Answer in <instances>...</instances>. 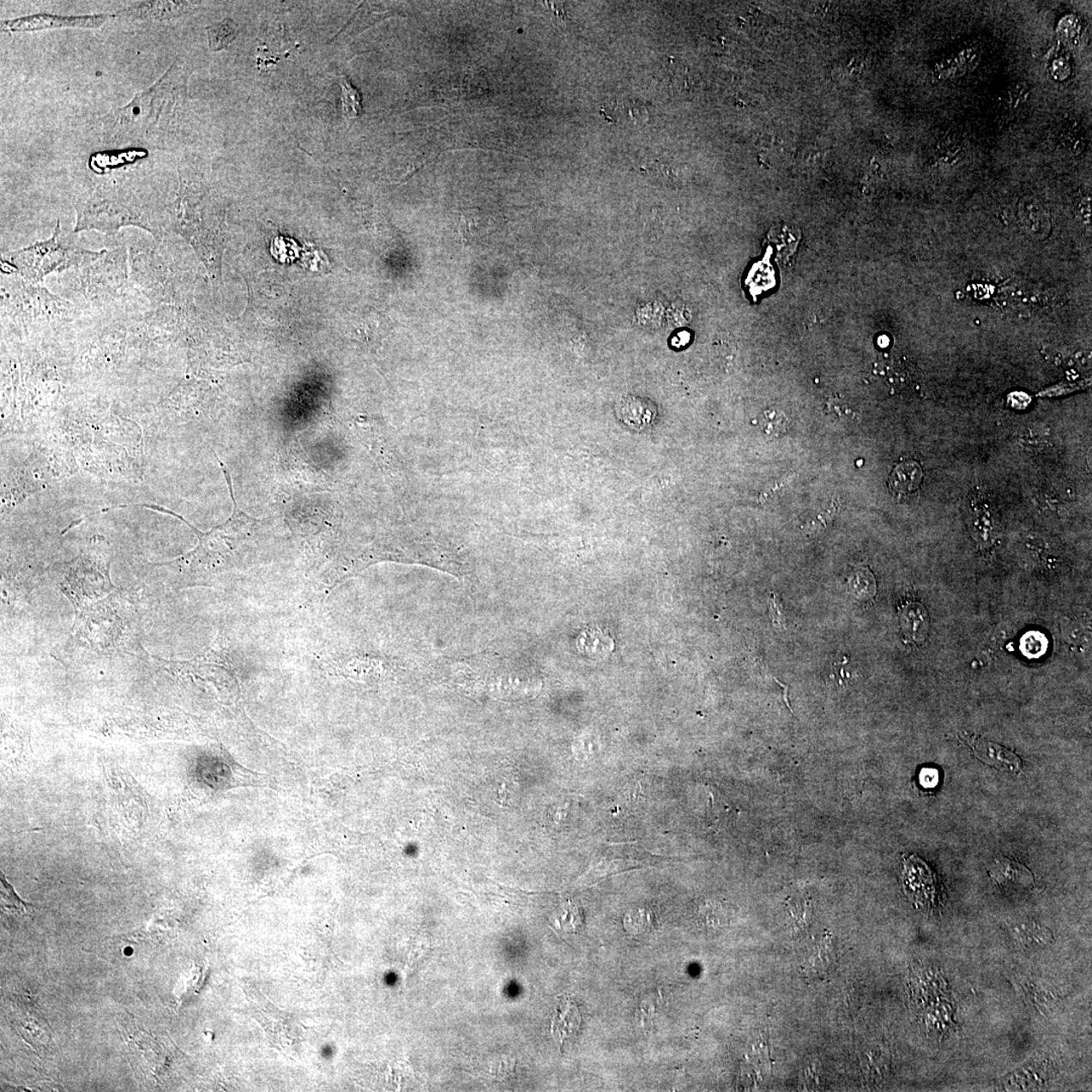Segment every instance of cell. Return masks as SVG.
I'll return each instance as SVG.
<instances>
[{"label":"cell","instance_id":"6da1fadb","mask_svg":"<svg viewBox=\"0 0 1092 1092\" xmlns=\"http://www.w3.org/2000/svg\"><path fill=\"white\" fill-rule=\"evenodd\" d=\"M75 206V233L99 230L114 234L134 226L149 232L153 238H161L171 227L172 207L163 199L160 183L134 175L96 181L77 196Z\"/></svg>","mask_w":1092,"mask_h":1092},{"label":"cell","instance_id":"7a4b0ae2","mask_svg":"<svg viewBox=\"0 0 1092 1092\" xmlns=\"http://www.w3.org/2000/svg\"><path fill=\"white\" fill-rule=\"evenodd\" d=\"M60 284L62 298L77 305L87 318L139 316L148 311L130 275L126 247L100 251L95 258L68 270Z\"/></svg>","mask_w":1092,"mask_h":1092},{"label":"cell","instance_id":"3957f363","mask_svg":"<svg viewBox=\"0 0 1092 1092\" xmlns=\"http://www.w3.org/2000/svg\"><path fill=\"white\" fill-rule=\"evenodd\" d=\"M87 318L75 304L52 295L43 285L15 275L2 277V331L5 338L59 336Z\"/></svg>","mask_w":1092,"mask_h":1092},{"label":"cell","instance_id":"277c9868","mask_svg":"<svg viewBox=\"0 0 1092 1092\" xmlns=\"http://www.w3.org/2000/svg\"><path fill=\"white\" fill-rule=\"evenodd\" d=\"M66 236L60 220L56 223L49 239L4 254L2 258L4 275H15L32 284L43 285L51 274H62L78 268L99 256L78 246L73 235Z\"/></svg>","mask_w":1092,"mask_h":1092},{"label":"cell","instance_id":"5b68a950","mask_svg":"<svg viewBox=\"0 0 1092 1092\" xmlns=\"http://www.w3.org/2000/svg\"><path fill=\"white\" fill-rule=\"evenodd\" d=\"M116 14L87 15H58L37 14L3 21V30L13 33L39 32L52 29H98Z\"/></svg>","mask_w":1092,"mask_h":1092},{"label":"cell","instance_id":"8992f818","mask_svg":"<svg viewBox=\"0 0 1092 1092\" xmlns=\"http://www.w3.org/2000/svg\"><path fill=\"white\" fill-rule=\"evenodd\" d=\"M197 3L190 2H140L118 11L117 16L134 21H167L180 18L190 13Z\"/></svg>","mask_w":1092,"mask_h":1092},{"label":"cell","instance_id":"52a82bcc","mask_svg":"<svg viewBox=\"0 0 1092 1092\" xmlns=\"http://www.w3.org/2000/svg\"><path fill=\"white\" fill-rule=\"evenodd\" d=\"M905 891L915 902H932L937 892L936 877L924 861L915 855L904 859Z\"/></svg>","mask_w":1092,"mask_h":1092},{"label":"cell","instance_id":"ba28073f","mask_svg":"<svg viewBox=\"0 0 1092 1092\" xmlns=\"http://www.w3.org/2000/svg\"><path fill=\"white\" fill-rule=\"evenodd\" d=\"M989 875L999 887L1006 890H1032L1035 876L1031 870L1020 862L1007 857L995 859Z\"/></svg>","mask_w":1092,"mask_h":1092},{"label":"cell","instance_id":"9c48e42d","mask_svg":"<svg viewBox=\"0 0 1092 1092\" xmlns=\"http://www.w3.org/2000/svg\"><path fill=\"white\" fill-rule=\"evenodd\" d=\"M582 1025V1016L578 1005L574 999L564 997L559 1001L551 1023V1033L562 1048L569 1041L574 1040L579 1034Z\"/></svg>","mask_w":1092,"mask_h":1092},{"label":"cell","instance_id":"30bf717a","mask_svg":"<svg viewBox=\"0 0 1092 1092\" xmlns=\"http://www.w3.org/2000/svg\"><path fill=\"white\" fill-rule=\"evenodd\" d=\"M971 748L979 760L1001 771L1017 773L1022 769L1023 763L1020 757L1003 746L979 740L974 745H971Z\"/></svg>","mask_w":1092,"mask_h":1092},{"label":"cell","instance_id":"8fae6325","mask_svg":"<svg viewBox=\"0 0 1092 1092\" xmlns=\"http://www.w3.org/2000/svg\"><path fill=\"white\" fill-rule=\"evenodd\" d=\"M901 624L905 636L910 641L920 643L929 635V612L924 605L920 603H909L903 607Z\"/></svg>","mask_w":1092,"mask_h":1092},{"label":"cell","instance_id":"7c38bea8","mask_svg":"<svg viewBox=\"0 0 1092 1092\" xmlns=\"http://www.w3.org/2000/svg\"><path fill=\"white\" fill-rule=\"evenodd\" d=\"M922 477L924 472L918 462H903L894 468L890 479V488L896 496L908 495L919 489Z\"/></svg>","mask_w":1092,"mask_h":1092},{"label":"cell","instance_id":"4fadbf2b","mask_svg":"<svg viewBox=\"0 0 1092 1092\" xmlns=\"http://www.w3.org/2000/svg\"><path fill=\"white\" fill-rule=\"evenodd\" d=\"M655 407L641 399L628 398L621 401L618 414L627 425L635 428H644L654 421Z\"/></svg>","mask_w":1092,"mask_h":1092},{"label":"cell","instance_id":"5bb4252c","mask_svg":"<svg viewBox=\"0 0 1092 1092\" xmlns=\"http://www.w3.org/2000/svg\"><path fill=\"white\" fill-rule=\"evenodd\" d=\"M341 101L343 116L347 121L355 120L362 114L361 96L347 75H341Z\"/></svg>","mask_w":1092,"mask_h":1092},{"label":"cell","instance_id":"9a60e30c","mask_svg":"<svg viewBox=\"0 0 1092 1092\" xmlns=\"http://www.w3.org/2000/svg\"><path fill=\"white\" fill-rule=\"evenodd\" d=\"M848 588H850L853 595L860 600H870L876 594V580L870 570L865 569L858 570L848 581Z\"/></svg>","mask_w":1092,"mask_h":1092},{"label":"cell","instance_id":"2e32d148","mask_svg":"<svg viewBox=\"0 0 1092 1092\" xmlns=\"http://www.w3.org/2000/svg\"><path fill=\"white\" fill-rule=\"evenodd\" d=\"M208 36L209 47L213 51L224 49L233 41L236 36V29L233 21H225L214 24L208 27Z\"/></svg>","mask_w":1092,"mask_h":1092},{"label":"cell","instance_id":"e0dca14e","mask_svg":"<svg viewBox=\"0 0 1092 1092\" xmlns=\"http://www.w3.org/2000/svg\"><path fill=\"white\" fill-rule=\"evenodd\" d=\"M562 910L563 914L557 919L559 929L565 932H578L584 926V915L579 905L574 902H568L564 903Z\"/></svg>","mask_w":1092,"mask_h":1092},{"label":"cell","instance_id":"ac0fdd59","mask_svg":"<svg viewBox=\"0 0 1092 1092\" xmlns=\"http://www.w3.org/2000/svg\"><path fill=\"white\" fill-rule=\"evenodd\" d=\"M653 925V918L648 909L632 910L625 915L624 926L628 932L641 933L649 931Z\"/></svg>","mask_w":1092,"mask_h":1092},{"label":"cell","instance_id":"d6986e66","mask_svg":"<svg viewBox=\"0 0 1092 1092\" xmlns=\"http://www.w3.org/2000/svg\"><path fill=\"white\" fill-rule=\"evenodd\" d=\"M2 904L3 908L11 914H24L27 908V904L16 896L14 888L5 879L3 874H2Z\"/></svg>","mask_w":1092,"mask_h":1092},{"label":"cell","instance_id":"ffe728a7","mask_svg":"<svg viewBox=\"0 0 1092 1092\" xmlns=\"http://www.w3.org/2000/svg\"><path fill=\"white\" fill-rule=\"evenodd\" d=\"M920 784L926 788L936 787L938 782V774L935 769H924L920 773Z\"/></svg>","mask_w":1092,"mask_h":1092},{"label":"cell","instance_id":"44dd1931","mask_svg":"<svg viewBox=\"0 0 1092 1092\" xmlns=\"http://www.w3.org/2000/svg\"><path fill=\"white\" fill-rule=\"evenodd\" d=\"M771 610H772L771 618H772L774 625L779 626V627L784 626L786 619H785L784 614L781 612L780 601L778 602V599L776 595H774V598L772 599Z\"/></svg>","mask_w":1092,"mask_h":1092},{"label":"cell","instance_id":"7402d4cb","mask_svg":"<svg viewBox=\"0 0 1092 1092\" xmlns=\"http://www.w3.org/2000/svg\"><path fill=\"white\" fill-rule=\"evenodd\" d=\"M460 235L463 244H469V241H471V231H469V225L465 217H462L461 220Z\"/></svg>","mask_w":1092,"mask_h":1092},{"label":"cell","instance_id":"603a6c76","mask_svg":"<svg viewBox=\"0 0 1092 1092\" xmlns=\"http://www.w3.org/2000/svg\"><path fill=\"white\" fill-rule=\"evenodd\" d=\"M775 682H776L778 685H780V686H781V687H782V688H783V699H784V701H785V703H786V705H787V706H788V709H790V711H791L792 713H794V712H793V710H792V709H791V705H790V703H789V700H788V692H789V686H788V685H785V684H783V683H781V682L778 680V679H776V678H775Z\"/></svg>","mask_w":1092,"mask_h":1092}]
</instances>
